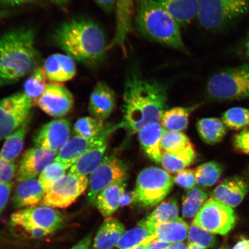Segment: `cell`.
<instances>
[{"instance_id":"obj_1","label":"cell","mask_w":249,"mask_h":249,"mask_svg":"<svg viewBox=\"0 0 249 249\" xmlns=\"http://www.w3.org/2000/svg\"><path fill=\"white\" fill-rule=\"evenodd\" d=\"M123 120L118 127L138 133L151 123H160L166 111V87L156 81L144 79L137 71H130L124 83Z\"/></svg>"},{"instance_id":"obj_2","label":"cell","mask_w":249,"mask_h":249,"mask_svg":"<svg viewBox=\"0 0 249 249\" xmlns=\"http://www.w3.org/2000/svg\"><path fill=\"white\" fill-rule=\"evenodd\" d=\"M53 40L74 61L90 67L101 64L107 51L104 31L89 18H74L65 21L54 31Z\"/></svg>"},{"instance_id":"obj_3","label":"cell","mask_w":249,"mask_h":249,"mask_svg":"<svg viewBox=\"0 0 249 249\" xmlns=\"http://www.w3.org/2000/svg\"><path fill=\"white\" fill-rule=\"evenodd\" d=\"M135 22L142 36L153 41L186 52L180 25L156 0H135Z\"/></svg>"},{"instance_id":"obj_4","label":"cell","mask_w":249,"mask_h":249,"mask_svg":"<svg viewBox=\"0 0 249 249\" xmlns=\"http://www.w3.org/2000/svg\"><path fill=\"white\" fill-rule=\"evenodd\" d=\"M12 36L0 68V89L18 82L39 67L40 55L36 34L28 28L11 30Z\"/></svg>"},{"instance_id":"obj_5","label":"cell","mask_w":249,"mask_h":249,"mask_svg":"<svg viewBox=\"0 0 249 249\" xmlns=\"http://www.w3.org/2000/svg\"><path fill=\"white\" fill-rule=\"evenodd\" d=\"M65 217L53 208L36 206L24 208L11 215L9 225L27 238L38 239L53 234L64 226Z\"/></svg>"},{"instance_id":"obj_6","label":"cell","mask_w":249,"mask_h":249,"mask_svg":"<svg viewBox=\"0 0 249 249\" xmlns=\"http://www.w3.org/2000/svg\"><path fill=\"white\" fill-rule=\"evenodd\" d=\"M207 92L213 100L229 101L249 98V64L229 68L214 74Z\"/></svg>"},{"instance_id":"obj_7","label":"cell","mask_w":249,"mask_h":249,"mask_svg":"<svg viewBox=\"0 0 249 249\" xmlns=\"http://www.w3.org/2000/svg\"><path fill=\"white\" fill-rule=\"evenodd\" d=\"M173 185V178L167 171L157 167L146 168L136 179V203L144 208L154 207L166 197Z\"/></svg>"},{"instance_id":"obj_8","label":"cell","mask_w":249,"mask_h":249,"mask_svg":"<svg viewBox=\"0 0 249 249\" xmlns=\"http://www.w3.org/2000/svg\"><path fill=\"white\" fill-rule=\"evenodd\" d=\"M249 0H200L197 18L207 30H217L244 15Z\"/></svg>"},{"instance_id":"obj_9","label":"cell","mask_w":249,"mask_h":249,"mask_svg":"<svg viewBox=\"0 0 249 249\" xmlns=\"http://www.w3.org/2000/svg\"><path fill=\"white\" fill-rule=\"evenodd\" d=\"M87 177L68 172L44 192L40 205L55 208L71 206L89 188Z\"/></svg>"},{"instance_id":"obj_10","label":"cell","mask_w":249,"mask_h":249,"mask_svg":"<svg viewBox=\"0 0 249 249\" xmlns=\"http://www.w3.org/2000/svg\"><path fill=\"white\" fill-rule=\"evenodd\" d=\"M34 105L24 92L0 99V142L17 130L31 116Z\"/></svg>"},{"instance_id":"obj_11","label":"cell","mask_w":249,"mask_h":249,"mask_svg":"<svg viewBox=\"0 0 249 249\" xmlns=\"http://www.w3.org/2000/svg\"><path fill=\"white\" fill-rule=\"evenodd\" d=\"M235 223V213L231 208L211 198L198 211L193 224L212 233L225 235Z\"/></svg>"},{"instance_id":"obj_12","label":"cell","mask_w":249,"mask_h":249,"mask_svg":"<svg viewBox=\"0 0 249 249\" xmlns=\"http://www.w3.org/2000/svg\"><path fill=\"white\" fill-rule=\"evenodd\" d=\"M127 167L114 155L105 156L98 166L90 174L87 194V203L95 205L96 197L103 189L114 182L126 180Z\"/></svg>"},{"instance_id":"obj_13","label":"cell","mask_w":249,"mask_h":249,"mask_svg":"<svg viewBox=\"0 0 249 249\" xmlns=\"http://www.w3.org/2000/svg\"><path fill=\"white\" fill-rule=\"evenodd\" d=\"M74 98L66 87L60 83H49L36 105L49 116L62 118L73 107Z\"/></svg>"},{"instance_id":"obj_14","label":"cell","mask_w":249,"mask_h":249,"mask_svg":"<svg viewBox=\"0 0 249 249\" xmlns=\"http://www.w3.org/2000/svg\"><path fill=\"white\" fill-rule=\"evenodd\" d=\"M71 124L65 118L53 120L40 127L33 136L36 147L59 152L70 139Z\"/></svg>"},{"instance_id":"obj_15","label":"cell","mask_w":249,"mask_h":249,"mask_svg":"<svg viewBox=\"0 0 249 249\" xmlns=\"http://www.w3.org/2000/svg\"><path fill=\"white\" fill-rule=\"evenodd\" d=\"M57 152L39 147L30 148L21 159L17 174L18 182L36 179L50 164L54 162Z\"/></svg>"},{"instance_id":"obj_16","label":"cell","mask_w":249,"mask_h":249,"mask_svg":"<svg viewBox=\"0 0 249 249\" xmlns=\"http://www.w3.org/2000/svg\"><path fill=\"white\" fill-rule=\"evenodd\" d=\"M116 127L107 128L83 152L70 169L69 172L80 177H87L101 163L108 145V137Z\"/></svg>"},{"instance_id":"obj_17","label":"cell","mask_w":249,"mask_h":249,"mask_svg":"<svg viewBox=\"0 0 249 249\" xmlns=\"http://www.w3.org/2000/svg\"><path fill=\"white\" fill-rule=\"evenodd\" d=\"M249 189L247 180L242 177L233 176L224 180L213 190L212 198L227 207L235 208L244 200Z\"/></svg>"},{"instance_id":"obj_18","label":"cell","mask_w":249,"mask_h":249,"mask_svg":"<svg viewBox=\"0 0 249 249\" xmlns=\"http://www.w3.org/2000/svg\"><path fill=\"white\" fill-rule=\"evenodd\" d=\"M116 106V95L107 83L99 82L90 95L89 111L92 117L104 121L110 116Z\"/></svg>"},{"instance_id":"obj_19","label":"cell","mask_w":249,"mask_h":249,"mask_svg":"<svg viewBox=\"0 0 249 249\" xmlns=\"http://www.w3.org/2000/svg\"><path fill=\"white\" fill-rule=\"evenodd\" d=\"M75 61L66 54H54L46 59L43 65L50 83H62L73 79L76 74Z\"/></svg>"},{"instance_id":"obj_20","label":"cell","mask_w":249,"mask_h":249,"mask_svg":"<svg viewBox=\"0 0 249 249\" xmlns=\"http://www.w3.org/2000/svg\"><path fill=\"white\" fill-rule=\"evenodd\" d=\"M135 0H116V31L109 48H124L132 27Z\"/></svg>"},{"instance_id":"obj_21","label":"cell","mask_w":249,"mask_h":249,"mask_svg":"<svg viewBox=\"0 0 249 249\" xmlns=\"http://www.w3.org/2000/svg\"><path fill=\"white\" fill-rule=\"evenodd\" d=\"M18 183L12 195V207L21 210L41 204L44 190L38 179H29Z\"/></svg>"},{"instance_id":"obj_22","label":"cell","mask_w":249,"mask_h":249,"mask_svg":"<svg viewBox=\"0 0 249 249\" xmlns=\"http://www.w3.org/2000/svg\"><path fill=\"white\" fill-rule=\"evenodd\" d=\"M165 129L160 123L147 124L138 132L140 145L151 160L156 163H161L162 149L161 140Z\"/></svg>"},{"instance_id":"obj_23","label":"cell","mask_w":249,"mask_h":249,"mask_svg":"<svg viewBox=\"0 0 249 249\" xmlns=\"http://www.w3.org/2000/svg\"><path fill=\"white\" fill-rule=\"evenodd\" d=\"M125 232L123 224L115 218H106L96 233L92 249H112Z\"/></svg>"},{"instance_id":"obj_24","label":"cell","mask_w":249,"mask_h":249,"mask_svg":"<svg viewBox=\"0 0 249 249\" xmlns=\"http://www.w3.org/2000/svg\"><path fill=\"white\" fill-rule=\"evenodd\" d=\"M126 180L112 183L103 189L96 197L95 205L105 217H110L120 207L121 196L125 192Z\"/></svg>"},{"instance_id":"obj_25","label":"cell","mask_w":249,"mask_h":249,"mask_svg":"<svg viewBox=\"0 0 249 249\" xmlns=\"http://www.w3.org/2000/svg\"><path fill=\"white\" fill-rule=\"evenodd\" d=\"M178 21L186 26L197 17L200 0H156Z\"/></svg>"},{"instance_id":"obj_26","label":"cell","mask_w":249,"mask_h":249,"mask_svg":"<svg viewBox=\"0 0 249 249\" xmlns=\"http://www.w3.org/2000/svg\"><path fill=\"white\" fill-rule=\"evenodd\" d=\"M179 217V208L175 199H169L164 201L150 214L138 223V225L142 226L155 232V229L160 224L171 222Z\"/></svg>"},{"instance_id":"obj_27","label":"cell","mask_w":249,"mask_h":249,"mask_svg":"<svg viewBox=\"0 0 249 249\" xmlns=\"http://www.w3.org/2000/svg\"><path fill=\"white\" fill-rule=\"evenodd\" d=\"M31 116L17 130L6 138L0 150V157L10 163H14L23 150L24 140L31 121Z\"/></svg>"},{"instance_id":"obj_28","label":"cell","mask_w":249,"mask_h":249,"mask_svg":"<svg viewBox=\"0 0 249 249\" xmlns=\"http://www.w3.org/2000/svg\"><path fill=\"white\" fill-rule=\"evenodd\" d=\"M97 138L88 139L79 136H73L59 151L55 161L66 165L70 169L83 152Z\"/></svg>"},{"instance_id":"obj_29","label":"cell","mask_w":249,"mask_h":249,"mask_svg":"<svg viewBox=\"0 0 249 249\" xmlns=\"http://www.w3.org/2000/svg\"><path fill=\"white\" fill-rule=\"evenodd\" d=\"M189 226L182 218L160 224L155 229L156 238L167 244L180 243L188 237Z\"/></svg>"},{"instance_id":"obj_30","label":"cell","mask_w":249,"mask_h":249,"mask_svg":"<svg viewBox=\"0 0 249 249\" xmlns=\"http://www.w3.org/2000/svg\"><path fill=\"white\" fill-rule=\"evenodd\" d=\"M197 129L202 141L210 145L222 142L227 135V127L217 118H205L197 123Z\"/></svg>"},{"instance_id":"obj_31","label":"cell","mask_w":249,"mask_h":249,"mask_svg":"<svg viewBox=\"0 0 249 249\" xmlns=\"http://www.w3.org/2000/svg\"><path fill=\"white\" fill-rule=\"evenodd\" d=\"M199 105L191 107H176L164 112L160 121L165 130L173 132H182L188 126L189 118Z\"/></svg>"},{"instance_id":"obj_32","label":"cell","mask_w":249,"mask_h":249,"mask_svg":"<svg viewBox=\"0 0 249 249\" xmlns=\"http://www.w3.org/2000/svg\"><path fill=\"white\" fill-rule=\"evenodd\" d=\"M196 157L195 149L192 144L174 153L162 152L160 163L165 170L171 173H178L194 163Z\"/></svg>"},{"instance_id":"obj_33","label":"cell","mask_w":249,"mask_h":249,"mask_svg":"<svg viewBox=\"0 0 249 249\" xmlns=\"http://www.w3.org/2000/svg\"><path fill=\"white\" fill-rule=\"evenodd\" d=\"M155 238V231L138 225L124 232L112 249H131L145 245Z\"/></svg>"},{"instance_id":"obj_34","label":"cell","mask_w":249,"mask_h":249,"mask_svg":"<svg viewBox=\"0 0 249 249\" xmlns=\"http://www.w3.org/2000/svg\"><path fill=\"white\" fill-rule=\"evenodd\" d=\"M209 194L200 186L187 190L183 198L182 213L185 219L195 217L199 210L208 200Z\"/></svg>"},{"instance_id":"obj_35","label":"cell","mask_w":249,"mask_h":249,"mask_svg":"<svg viewBox=\"0 0 249 249\" xmlns=\"http://www.w3.org/2000/svg\"><path fill=\"white\" fill-rule=\"evenodd\" d=\"M47 80L44 68L39 65L25 82L23 92L33 102L34 106L36 105L37 101L44 92L48 85Z\"/></svg>"},{"instance_id":"obj_36","label":"cell","mask_w":249,"mask_h":249,"mask_svg":"<svg viewBox=\"0 0 249 249\" xmlns=\"http://www.w3.org/2000/svg\"><path fill=\"white\" fill-rule=\"evenodd\" d=\"M196 183L201 188L213 186L220 179L223 173L222 165L211 161L200 165L195 170Z\"/></svg>"},{"instance_id":"obj_37","label":"cell","mask_w":249,"mask_h":249,"mask_svg":"<svg viewBox=\"0 0 249 249\" xmlns=\"http://www.w3.org/2000/svg\"><path fill=\"white\" fill-rule=\"evenodd\" d=\"M107 129L102 121L92 117L79 118L73 126L74 135L88 139L98 138Z\"/></svg>"},{"instance_id":"obj_38","label":"cell","mask_w":249,"mask_h":249,"mask_svg":"<svg viewBox=\"0 0 249 249\" xmlns=\"http://www.w3.org/2000/svg\"><path fill=\"white\" fill-rule=\"evenodd\" d=\"M192 142L182 132H173L165 130L161 138V147L162 152L174 153L189 147Z\"/></svg>"},{"instance_id":"obj_39","label":"cell","mask_w":249,"mask_h":249,"mask_svg":"<svg viewBox=\"0 0 249 249\" xmlns=\"http://www.w3.org/2000/svg\"><path fill=\"white\" fill-rule=\"evenodd\" d=\"M222 120L227 128L242 130L249 126V108L235 107L223 113Z\"/></svg>"},{"instance_id":"obj_40","label":"cell","mask_w":249,"mask_h":249,"mask_svg":"<svg viewBox=\"0 0 249 249\" xmlns=\"http://www.w3.org/2000/svg\"><path fill=\"white\" fill-rule=\"evenodd\" d=\"M69 167L54 161L48 165L38 177V180L44 192L67 174Z\"/></svg>"},{"instance_id":"obj_41","label":"cell","mask_w":249,"mask_h":249,"mask_svg":"<svg viewBox=\"0 0 249 249\" xmlns=\"http://www.w3.org/2000/svg\"><path fill=\"white\" fill-rule=\"evenodd\" d=\"M188 236L189 244L204 248H216L218 244L217 239L213 233L193 223L190 227Z\"/></svg>"},{"instance_id":"obj_42","label":"cell","mask_w":249,"mask_h":249,"mask_svg":"<svg viewBox=\"0 0 249 249\" xmlns=\"http://www.w3.org/2000/svg\"><path fill=\"white\" fill-rule=\"evenodd\" d=\"M173 180L177 185L186 191L194 188L197 184L195 170L192 169H184L177 173Z\"/></svg>"},{"instance_id":"obj_43","label":"cell","mask_w":249,"mask_h":249,"mask_svg":"<svg viewBox=\"0 0 249 249\" xmlns=\"http://www.w3.org/2000/svg\"><path fill=\"white\" fill-rule=\"evenodd\" d=\"M17 171V164L8 162L0 157V183L13 182Z\"/></svg>"},{"instance_id":"obj_44","label":"cell","mask_w":249,"mask_h":249,"mask_svg":"<svg viewBox=\"0 0 249 249\" xmlns=\"http://www.w3.org/2000/svg\"><path fill=\"white\" fill-rule=\"evenodd\" d=\"M233 145L236 150L249 155V127L242 130L233 136Z\"/></svg>"},{"instance_id":"obj_45","label":"cell","mask_w":249,"mask_h":249,"mask_svg":"<svg viewBox=\"0 0 249 249\" xmlns=\"http://www.w3.org/2000/svg\"><path fill=\"white\" fill-rule=\"evenodd\" d=\"M14 182L0 183V215L8 204Z\"/></svg>"},{"instance_id":"obj_46","label":"cell","mask_w":249,"mask_h":249,"mask_svg":"<svg viewBox=\"0 0 249 249\" xmlns=\"http://www.w3.org/2000/svg\"><path fill=\"white\" fill-rule=\"evenodd\" d=\"M12 36L11 31L3 34L0 36V68L4 60L6 53L7 52Z\"/></svg>"},{"instance_id":"obj_47","label":"cell","mask_w":249,"mask_h":249,"mask_svg":"<svg viewBox=\"0 0 249 249\" xmlns=\"http://www.w3.org/2000/svg\"><path fill=\"white\" fill-rule=\"evenodd\" d=\"M137 197L135 191L124 192L121 196L120 206L123 207L133 203H136Z\"/></svg>"},{"instance_id":"obj_48","label":"cell","mask_w":249,"mask_h":249,"mask_svg":"<svg viewBox=\"0 0 249 249\" xmlns=\"http://www.w3.org/2000/svg\"><path fill=\"white\" fill-rule=\"evenodd\" d=\"M95 1L106 13H110L116 8V0H95Z\"/></svg>"},{"instance_id":"obj_49","label":"cell","mask_w":249,"mask_h":249,"mask_svg":"<svg viewBox=\"0 0 249 249\" xmlns=\"http://www.w3.org/2000/svg\"><path fill=\"white\" fill-rule=\"evenodd\" d=\"M92 237L91 233H89L70 249H91Z\"/></svg>"},{"instance_id":"obj_50","label":"cell","mask_w":249,"mask_h":249,"mask_svg":"<svg viewBox=\"0 0 249 249\" xmlns=\"http://www.w3.org/2000/svg\"><path fill=\"white\" fill-rule=\"evenodd\" d=\"M37 0H0V4L6 7H18V6L30 4Z\"/></svg>"},{"instance_id":"obj_51","label":"cell","mask_w":249,"mask_h":249,"mask_svg":"<svg viewBox=\"0 0 249 249\" xmlns=\"http://www.w3.org/2000/svg\"><path fill=\"white\" fill-rule=\"evenodd\" d=\"M169 244L158 238H155L146 244L147 249H167Z\"/></svg>"},{"instance_id":"obj_52","label":"cell","mask_w":249,"mask_h":249,"mask_svg":"<svg viewBox=\"0 0 249 249\" xmlns=\"http://www.w3.org/2000/svg\"><path fill=\"white\" fill-rule=\"evenodd\" d=\"M232 249H249V240L243 239L238 242Z\"/></svg>"},{"instance_id":"obj_53","label":"cell","mask_w":249,"mask_h":249,"mask_svg":"<svg viewBox=\"0 0 249 249\" xmlns=\"http://www.w3.org/2000/svg\"><path fill=\"white\" fill-rule=\"evenodd\" d=\"M167 249H188V246L182 242L175 243L169 244Z\"/></svg>"},{"instance_id":"obj_54","label":"cell","mask_w":249,"mask_h":249,"mask_svg":"<svg viewBox=\"0 0 249 249\" xmlns=\"http://www.w3.org/2000/svg\"><path fill=\"white\" fill-rule=\"evenodd\" d=\"M244 52L246 58L249 61V33L245 40Z\"/></svg>"},{"instance_id":"obj_55","label":"cell","mask_w":249,"mask_h":249,"mask_svg":"<svg viewBox=\"0 0 249 249\" xmlns=\"http://www.w3.org/2000/svg\"><path fill=\"white\" fill-rule=\"evenodd\" d=\"M54 4L59 6H63L69 2L71 0H50Z\"/></svg>"},{"instance_id":"obj_56","label":"cell","mask_w":249,"mask_h":249,"mask_svg":"<svg viewBox=\"0 0 249 249\" xmlns=\"http://www.w3.org/2000/svg\"><path fill=\"white\" fill-rule=\"evenodd\" d=\"M9 15H10V12L0 9V21L8 17Z\"/></svg>"},{"instance_id":"obj_57","label":"cell","mask_w":249,"mask_h":249,"mask_svg":"<svg viewBox=\"0 0 249 249\" xmlns=\"http://www.w3.org/2000/svg\"><path fill=\"white\" fill-rule=\"evenodd\" d=\"M188 249H206V248L201 247L198 245L189 244Z\"/></svg>"},{"instance_id":"obj_58","label":"cell","mask_w":249,"mask_h":249,"mask_svg":"<svg viewBox=\"0 0 249 249\" xmlns=\"http://www.w3.org/2000/svg\"><path fill=\"white\" fill-rule=\"evenodd\" d=\"M131 249H147L145 245H140Z\"/></svg>"},{"instance_id":"obj_59","label":"cell","mask_w":249,"mask_h":249,"mask_svg":"<svg viewBox=\"0 0 249 249\" xmlns=\"http://www.w3.org/2000/svg\"><path fill=\"white\" fill-rule=\"evenodd\" d=\"M246 174H247V175L248 178H249V166L248 167L247 171H246Z\"/></svg>"},{"instance_id":"obj_60","label":"cell","mask_w":249,"mask_h":249,"mask_svg":"<svg viewBox=\"0 0 249 249\" xmlns=\"http://www.w3.org/2000/svg\"><path fill=\"white\" fill-rule=\"evenodd\" d=\"M227 249L226 248H222V249Z\"/></svg>"}]
</instances>
